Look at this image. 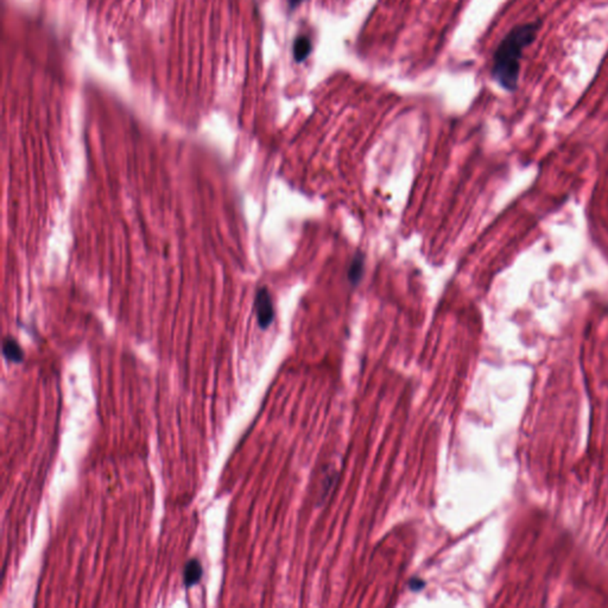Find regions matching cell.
Segmentation results:
<instances>
[{
  "label": "cell",
  "instance_id": "6da1fadb",
  "mask_svg": "<svg viewBox=\"0 0 608 608\" xmlns=\"http://www.w3.org/2000/svg\"><path fill=\"white\" fill-rule=\"evenodd\" d=\"M540 29V21L520 24L500 41L494 51L491 74L503 90L515 92L518 88L523 53L536 40Z\"/></svg>",
  "mask_w": 608,
  "mask_h": 608
},
{
  "label": "cell",
  "instance_id": "7a4b0ae2",
  "mask_svg": "<svg viewBox=\"0 0 608 608\" xmlns=\"http://www.w3.org/2000/svg\"><path fill=\"white\" fill-rule=\"evenodd\" d=\"M254 309H256L258 325L261 330H266L271 326L275 319V309H273V303H272L268 288L263 286L258 289L256 300H254Z\"/></svg>",
  "mask_w": 608,
  "mask_h": 608
},
{
  "label": "cell",
  "instance_id": "3957f363",
  "mask_svg": "<svg viewBox=\"0 0 608 608\" xmlns=\"http://www.w3.org/2000/svg\"><path fill=\"white\" fill-rule=\"evenodd\" d=\"M313 43L312 40L305 35H300L296 37V40L293 41V55L295 61L297 63H302L309 58V55L312 54Z\"/></svg>",
  "mask_w": 608,
  "mask_h": 608
},
{
  "label": "cell",
  "instance_id": "277c9868",
  "mask_svg": "<svg viewBox=\"0 0 608 608\" xmlns=\"http://www.w3.org/2000/svg\"><path fill=\"white\" fill-rule=\"evenodd\" d=\"M3 355L9 362L19 364L24 360V352L19 342L11 337H6L3 341Z\"/></svg>",
  "mask_w": 608,
  "mask_h": 608
},
{
  "label": "cell",
  "instance_id": "5b68a950",
  "mask_svg": "<svg viewBox=\"0 0 608 608\" xmlns=\"http://www.w3.org/2000/svg\"><path fill=\"white\" fill-rule=\"evenodd\" d=\"M364 268H365V256L362 252H357L348 268V281L352 285H358L359 282L362 281Z\"/></svg>",
  "mask_w": 608,
  "mask_h": 608
},
{
  "label": "cell",
  "instance_id": "8992f818",
  "mask_svg": "<svg viewBox=\"0 0 608 608\" xmlns=\"http://www.w3.org/2000/svg\"><path fill=\"white\" fill-rule=\"evenodd\" d=\"M202 577V567L197 560H190L184 567L183 581L187 587H193L200 582Z\"/></svg>",
  "mask_w": 608,
  "mask_h": 608
},
{
  "label": "cell",
  "instance_id": "52a82bcc",
  "mask_svg": "<svg viewBox=\"0 0 608 608\" xmlns=\"http://www.w3.org/2000/svg\"><path fill=\"white\" fill-rule=\"evenodd\" d=\"M303 1L304 0H288L290 10H291V11H295V10H296V9L298 8Z\"/></svg>",
  "mask_w": 608,
  "mask_h": 608
},
{
  "label": "cell",
  "instance_id": "ba28073f",
  "mask_svg": "<svg viewBox=\"0 0 608 608\" xmlns=\"http://www.w3.org/2000/svg\"><path fill=\"white\" fill-rule=\"evenodd\" d=\"M423 586H424V583H423L422 581H417V580H414V581H412V589L419 590L421 589Z\"/></svg>",
  "mask_w": 608,
  "mask_h": 608
}]
</instances>
